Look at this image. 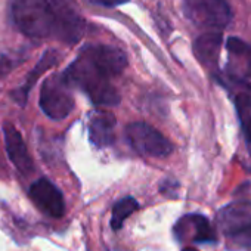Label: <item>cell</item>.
<instances>
[{
  "label": "cell",
  "mask_w": 251,
  "mask_h": 251,
  "mask_svg": "<svg viewBox=\"0 0 251 251\" xmlns=\"http://www.w3.org/2000/svg\"><path fill=\"white\" fill-rule=\"evenodd\" d=\"M62 75L71 89H80L93 105L115 106L121 100L120 93L111 83L114 74L83 49L75 61L62 73Z\"/></svg>",
  "instance_id": "cell-1"
},
{
  "label": "cell",
  "mask_w": 251,
  "mask_h": 251,
  "mask_svg": "<svg viewBox=\"0 0 251 251\" xmlns=\"http://www.w3.org/2000/svg\"><path fill=\"white\" fill-rule=\"evenodd\" d=\"M12 18L20 31L28 37L56 36V17L49 0H14Z\"/></svg>",
  "instance_id": "cell-2"
},
{
  "label": "cell",
  "mask_w": 251,
  "mask_h": 251,
  "mask_svg": "<svg viewBox=\"0 0 251 251\" xmlns=\"http://www.w3.org/2000/svg\"><path fill=\"white\" fill-rule=\"evenodd\" d=\"M217 229L229 248H251V201H233L216 214Z\"/></svg>",
  "instance_id": "cell-3"
},
{
  "label": "cell",
  "mask_w": 251,
  "mask_h": 251,
  "mask_svg": "<svg viewBox=\"0 0 251 251\" xmlns=\"http://www.w3.org/2000/svg\"><path fill=\"white\" fill-rule=\"evenodd\" d=\"M183 14L197 27L220 33L232 21L226 0H183Z\"/></svg>",
  "instance_id": "cell-4"
},
{
  "label": "cell",
  "mask_w": 251,
  "mask_h": 251,
  "mask_svg": "<svg viewBox=\"0 0 251 251\" xmlns=\"http://www.w3.org/2000/svg\"><path fill=\"white\" fill-rule=\"evenodd\" d=\"M39 105L45 115L52 120H64L74 109L73 89L61 74H53L46 78L40 89Z\"/></svg>",
  "instance_id": "cell-5"
},
{
  "label": "cell",
  "mask_w": 251,
  "mask_h": 251,
  "mask_svg": "<svg viewBox=\"0 0 251 251\" xmlns=\"http://www.w3.org/2000/svg\"><path fill=\"white\" fill-rule=\"evenodd\" d=\"M126 138L130 147L141 155L166 158L173 152V144L148 123H132L126 127Z\"/></svg>",
  "instance_id": "cell-6"
},
{
  "label": "cell",
  "mask_w": 251,
  "mask_h": 251,
  "mask_svg": "<svg viewBox=\"0 0 251 251\" xmlns=\"http://www.w3.org/2000/svg\"><path fill=\"white\" fill-rule=\"evenodd\" d=\"M56 17V39L71 45L80 40L84 31L81 18L74 0H49Z\"/></svg>",
  "instance_id": "cell-7"
},
{
  "label": "cell",
  "mask_w": 251,
  "mask_h": 251,
  "mask_svg": "<svg viewBox=\"0 0 251 251\" xmlns=\"http://www.w3.org/2000/svg\"><path fill=\"white\" fill-rule=\"evenodd\" d=\"M173 233L177 242H194V244L217 242V233L211 226L210 220L198 213H191L180 217L173 227Z\"/></svg>",
  "instance_id": "cell-8"
},
{
  "label": "cell",
  "mask_w": 251,
  "mask_h": 251,
  "mask_svg": "<svg viewBox=\"0 0 251 251\" xmlns=\"http://www.w3.org/2000/svg\"><path fill=\"white\" fill-rule=\"evenodd\" d=\"M33 204L46 216L61 219L65 214V200L61 189L46 177L37 179L28 189Z\"/></svg>",
  "instance_id": "cell-9"
},
{
  "label": "cell",
  "mask_w": 251,
  "mask_h": 251,
  "mask_svg": "<svg viewBox=\"0 0 251 251\" xmlns=\"http://www.w3.org/2000/svg\"><path fill=\"white\" fill-rule=\"evenodd\" d=\"M227 62L226 74L235 83H245L251 78V46L238 39L229 37L226 42Z\"/></svg>",
  "instance_id": "cell-10"
},
{
  "label": "cell",
  "mask_w": 251,
  "mask_h": 251,
  "mask_svg": "<svg viewBox=\"0 0 251 251\" xmlns=\"http://www.w3.org/2000/svg\"><path fill=\"white\" fill-rule=\"evenodd\" d=\"M3 138H5V150L6 154L14 164V167L21 175H30L34 170L33 158L28 152V148L20 133V130L11 123L3 124Z\"/></svg>",
  "instance_id": "cell-11"
},
{
  "label": "cell",
  "mask_w": 251,
  "mask_h": 251,
  "mask_svg": "<svg viewBox=\"0 0 251 251\" xmlns=\"http://www.w3.org/2000/svg\"><path fill=\"white\" fill-rule=\"evenodd\" d=\"M115 124L117 120L114 114L103 109L92 111L87 121V132L90 142L99 150L112 145L115 139Z\"/></svg>",
  "instance_id": "cell-12"
},
{
  "label": "cell",
  "mask_w": 251,
  "mask_h": 251,
  "mask_svg": "<svg viewBox=\"0 0 251 251\" xmlns=\"http://www.w3.org/2000/svg\"><path fill=\"white\" fill-rule=\"evenodd\" d=\"M58 61H59V55H58L56 50H48V52H45L43 56L40 58V61L37 62V65H36V67L30 71V74L27 75L25 83H24L20 89H17V90L12 93V98H14L21 106H24V105L27 103L28 93H30V90L33 89V86L36 84L37 78H39L45 71H48L49 68L55 67V65L58 64Z\"/></svg>",
  "instance_id": "cell-13"
},
{
  "label": "cell",
  "mask_w": 251,
  "mask_h": 251,
  "mask_svg": "<svg viewBox=\"0 0 251 251\" xmlns=\"http://www.w3.org/2000/svg\"><path fill=\"white\" fill-rule=\"evenodd\" d=\"M220 46H222V34L210 31L200 36L195 40L194 53L202 65H205L207 68H214L217 65Z\"/></svg>",
  "instance_id": "cell-14"
},
{
  "label": "cell",
  "mask_w": 251,
  "mask_h": 251,
  "mask_svg": "<svg viewBox=\"0 0 251 251\" xmlns=\"http://www.w3.org/2000/svg\"><path fill=\"white\" fill-rule=\"evenodd\" d=\"M233 103L239 118L245 148L251 157V96L247 92H241L233 98Z\"/></svg>",
  "instance_id": "cell-15"
},
{
  "label": "cell",
  "mask_w": 251,
  "mask_h": 251,
  "mask_svg": "<svg viewBox=\"0 0 251 251\" xmlns=\"http://www.w3.org/2000/svg\"><path fill=\"white\" fill-rule=\"evenodd\" d=\"M136 210H139V202L133 197H124L120 201H117L115 205L112 207L111 227L114 230L121 229L126 219H129Z\"/></svg>",
  "instance_id": "cell-16"
},
{
  "label": "cell",
  "mask_w": 251,
  "mask_h": 251,
  "mask_svg": "<svg viewBox=\"0 0 251 251\" xmlns=\"http://www.w3.org/2000/svg\"><path fill=\"white\" fill-rule=\"evenodd\" d=\"M92 2L102 5L105 8H114V6H120L123 3H127V2H130V0H92Z\"/></svg>",
  "instance_id": "cell-17"
},
{
  "label": "cell",
  "mask_w": 251,
  "mask_h": 251,
  "mask_svg": "<svg viewBox=\"0 0 251 251\" xmlns=\"http://www.w3.org/2000/svg\"><path fill=\"white\" fill-rule=\"evenodd\" d=\"M182 251H198L197 248H194V247H185Z\"/></svg>",
  "instance_id": "cell-18"
}]
</instances>
